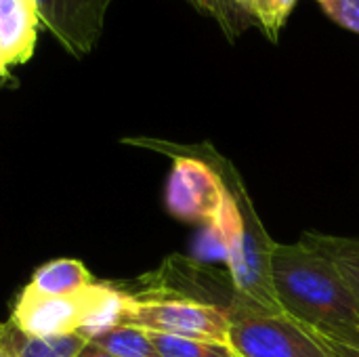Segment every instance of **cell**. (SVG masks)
I'll return each instance as SVG.
<instances>
[{"mask_svg": "<svg viewBox=\"0 0 359 357\" xmlns=\"http://www.w3.org/2000/svg\"><path fill=\"white\" fill-rule=\"evenodd\" d=\"M271 280L282 309L301 324L332 330L359 324V299L334 263L307 242H276Z\"/></svg>", "mask_w": 359, "mask_h": 357, "instance_id": "1", "label": "cell"}, {"mask_svg": "<svg viewBox=\"0 0 359 357\" xmlns=\"http://www.w3.org/2000/svg\"><path fill=\"white\" fill-rule=\"evenodd\" d=\"M221 177L227 185V198L223 210L215 219L225 236V263L231 276L233 305L255 309L261 314H282L273 280H271V255L276 240L267 234L252 198L248 196L236 168L221 160Z\"/></svg>", "mask_w": 359, "mask_h": 357, "instance_id": "2", "label": "cell"}, {"mask_svg": "<svg viewBox=\"0 0 359 357\" xmlns=\"http://www.w3.org/2000/svg\"><path fill=\"white\" fill-rule=\"evenodd\" d=\"M124 297V292L99 282L76 297H38L23 290L8 322L29 337L82 332L88 341L90 335L120 324Z\"/></svg>", "mask_w": 359, "mask_h": 357, "instance_id": "3", "label": "cell"}, {"mask_svg": "<svg viewBox=\"0 0 359 357\" xmlns=\"http://www.w3.org/2000/svg\"><path fill=\"white\" fill-rule=\"evenodd\" d=\"M120 324H130L147 332L227 341L229 309L191 297H124Z\"/></svg>", "mask_w": 359, "mask_h": 357, "instance_id": "4", "label": "cell"}, {"mask_svg": "<svg viewBox=\"0 0 359 357\" xmlns=\"http://www.w3.org/2000/svg\"><path fill=\"white\" fill-rule=\"evenodd\" d=\"M227 345L238 357H332L292 316L227 305Z\"/></svg>", "mask_w": 359, "mask_h": 357, "instance_id": "5", "label": "cell"}, {"mask_svg": "<svg viewBox=\"0 0 359 357\" xmlns=\"http://www.w3.org/2000/svg\"><path fill=\"white\" fill-rule=\"evenodd\" d=\"M227 185L202 156L177 154L166 183V208L187 223H212L223 210Z\"/></svg>", "mask_w": 359, "mask_h": 357, "instance_id": "6", "label": "cell"}, {"mask_svg": "<svg viewBox=\"0 0 359 357\" xmlns=\"http://www.w3.org/2000/svg\"><path fill=\"white\" fill-rule=\"evenodd\" d=\"M111 0H36L40 23L72 55H88L105 25V13Z\"/></svg>", "mask_w": 359, "mask_h": 357, "instance_id": "7", "label": "cell"}, {"mask_svg": "<svg viewBox=\"0 0 359 357\" xmlns=\"http://www.w3.org/2000/svg\"><path fill=\"white\" fill-rule=\"evenodd\" d=\"M38 29L36 0H0V61L6 69L32 59Z\"/></svg>", "mask_w": 359, "mask_h": 357, "instance_id": "8", "label": "cell"}, {"mask_svg": "<svg viewBox=\"0 0 359 357\" xmlns=\"http://www.w3.org/2000/svg\"><path fill=\"white\" fill-rule=\"evenodd\" d=\"M95 284L97 280L82 261L57 259L36 269L23 290L38 297H76L86 292Z\"/></svg>", "mask_w": 359, "mask_h": 357, "instance_id": "9", "label": "cell"}, {"mask_svg": "<svg viewBox=\"0 0 359 357\" xmlns=\"http://www.w3.org/2000/svg\"><path fill=\"white\" fill-rule=\"evenodd\" d=\"M0 343L15 357H76L88 343L82 332L59 337H29L15 324L0 326Z\"/></svg>", "mask_w": 359, "mask_h": 357, "instance_id": "10", "label": "cell"}, {"mask_svg": "<svg viewBox=\"0 0 359 357\" xmlns=\"http://www.w3.org/2000/svg\"><path fill=\"white\" fill-rule=\"evenodd\" d=\"M301 240L334 263L339 274L345 278V282L351 286V290L359 299V238H341L318 231H305Z\"/></svg>", "mask_w": 359, "mask_h": 357, "instance_id": "11", "label": "cell"}, {"mask_svg": "<svg viewBox=\"0 0 359 357\" xmlns=\"http://www.w3.org/2000/svg\"><path fill=\"white\" fill-rule=\"evenodd\" d=\"M88 343L116 357H160L151 335L130 324H114L88 337Z\"/></svg>", "mask_w": 359, "mask_h": 357, "instance_id": "12", "label": "cell"}, {"mask_svg": "<svg viewBox=\"0 0 359 357\" xmlns=\"http://www.w3.org/2000/svg\"><path fill=\"white\" fill-rule=\"evenodd\" d=\"M160 357H238L227 343L149 332Z\"/></svg>", "mask_w": 359, "mask_h": 357, "instance_id": "13", "label": "cell"}, {"mask_svg": "<svg viewBox=\"0 0 359 357\" xmlns=\"http://www.w3.org/2000/svg\"><path fill=\"white\" fill-rule=\"evenodd\" d=\"M238 4L250 23H257L263 34L278 44L280 32L286 25L297 0H238Z\"/></svg>", "mask_w": 359, "mask_h": 357, "instance_id": "14", "label": "cell"}, {"mask_svg": "<svg viewBox=\"0 0 359 357\" xmlns=\"http://www.w3.org/2000/svg\"><path fill=\"white\" fill-rule=\"evenodd\" d=\"M189 2L200 13L212 17L229 42H236L252 25L250 19L242 13L238 0H189Z\"/></svg>", "mask_w": 359, "mask_h": 357, "instance_id": "15", "label": "cell"}, {"mask_svg": "<svg viewBox=\"0 0 359 357\" xmlns=\"http://www.w3.org/2000/svg\"><path fill=\"white\" fill-rule=\"evenodd\" d=\"M305 328L320 341V345L332 357H359V324L332 328V330H318L309 326Z\"/></svg>", "mask_w": 359, "mask_h": 357, "instance_id": "16", "label": "cell"}, {"mask_svg": "<svg viewBox=\"0 0 359 357\" xmlns=\"http://www.w3.org/2000/svg\"><path fill=\"white\" fill-rule=\"evenodd\" d=\"M343 29L359 36V0H313Z\"/></svg>", "mask_w": 359, "mask_h": 357, "instance_id": "17", "label": "cell"}, {"mask_svg": "<svg viewBox=\"0 0 359 357\" xmlns=\"http://www.w3.org/2000/svg\"><path fill=\"white\" fill-rule=\"evenodd\" d=\"M76 357H116L111 356V353H107V351H103V349H99V347H95V345H90V343H86L84 345V349L78 353Z\"/></svg>", "mask_w": 359, "mask_h": 357, "instance_id": "18", "label": "cell"}, {"mask_svg": "<svg viewBox=\"0 0 359 357\" xmlns=\"http://www.w3.org/2000/svg\"><path fill=\"white\" fill-rule=\"evenodd\" d=\"M0 357H15V353H13V351H8V349L0 343Z\"/></svg>", "mask_w": 359, "mask_h": 357, "instance_id": "19", "label": "cell"}, {"mask_svg": "<svg viewBox=\"0 0 359 357\" xmlns=\"http://www.w3.org/2000/svg\"><path fill=\"white\" fill-rule=\"evenodd\" d=\"M4 72H6V67H4V63H2V61H0V76H2V74H4Z\"/></svg>", "mask_w": 359, "mask_h": 357, "instance_id": "20", "label": "cell"}]
</instances>
